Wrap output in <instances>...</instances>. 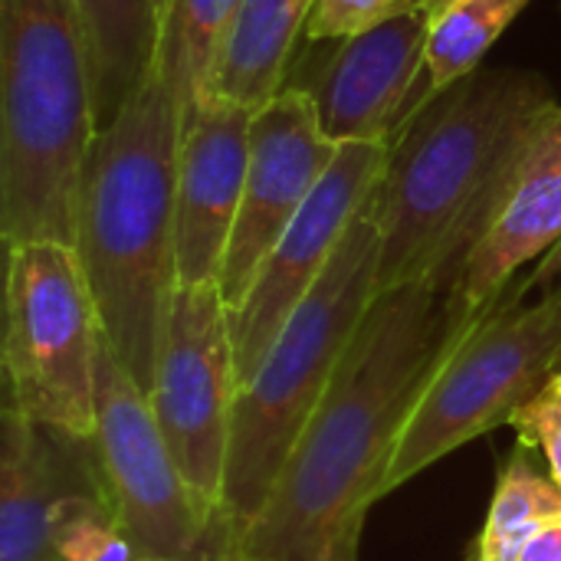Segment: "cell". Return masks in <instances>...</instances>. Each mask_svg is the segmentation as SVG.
Instances as JSON below:
<instances>
[{
  "mask_svg": "<svg viewBox=\"0 0 561 561\" xmlns=\"http://www.w3.org/2000/svg\"><path fill=\"white\" fill-rule=\"evenodd\" d=\"M72 493H99L89 440L36 424L3 404L0 561H59L53 549V516L59 500Z\"/></svg>",
  "mask_w": 561,
  "mask_h": 561,
  "instance_id": "cell-15",
  "label": "cell"
},
{
  "mask_svg": "<svg viewBox=\"0 0 561 561\" xmlns=\"http://www.w3.org/2000/svg\"><path fill=\"white\" fill-rule=\"evenodd\" d=\"M556 105L546 76L483 66L421 102L391 138L371 197L381 233L378 293L463 273L513 164Z\"/></svg>",
  "mask_w": 561,
  "mask_h": 561,
  "instance_id": "cell-2",
  "label": "cell"
},
{
  "mask_svg": "<svg viewBox=\"0 0 561 561\" xmlns=\"http://www.w3.org/2000/svg\"><path fill=\"white\" fill-rule=\"evenodd\" d=\"M561 240V105L549 108L513 164L496 210L473 243L460 283L473 312L500 299L526 263Z\"/></svg>",
  "mask_w": 561,
  "mask_h": 561,
  "instance_id": "cell-14",
  "label": "cell"
},
{
  "mask_svg": "<svg viewBox=\"0 0 561 561\" xmlns=\"http://www.w3.org/2000/svg\"><path fill=\"white\" fill-rule=\"evenodd\" d=\"M477 312L460 276L381 289L273 496L230 542L247 561H358L381 480L434 371Z\"/></svg>",
  "mask_w": 561,
  "mask_h": 561,
  "instance_id": "cell-1",
  "label": "cell"
},
{
  "mask_svg": "<svg viewBox=\"0 0 561 561\" xmlns=\"http://www.w3.org/2000/svg\"><path fill=\"white\" fill-rule=\"evenodd\" d=\"M529 293H556L561 289V240L533 266V273L523 279Z\"/></svg>",
  "mask_w": 561,
  "mask_h": 561,
  "instance_id": "cell-24",
  "label": "cell"
},
{
  "mask_svg": "<svg viewBox=\"0 0 561 561\" xmlns=\"http://www.w3.org/2000/svg\"><path fill=\"white\" fill-rule=\"evenodd\" d=\"M316 0H243L230 26L214 92L220 99L263 108L286 89L296 39L306 36V23Z\"/></svg>",
  "mask_w": 561,
  "mask_h": 561,
  "instance_id": "cell-17",
  "label": "cell"
},
{
  "mask_svg": "<svg viewBox=\"0 0 561 561\" xmlns=\"http://www.w3.org/2000/svg\"><path fill=\"white\" fill-rule=\"evenodd\" d=\"M434 20L417 7H398L381 23L335 39L312 85L322 131L335 145L391 141L417 112V82L427 76Z\"/></svg>",
  "mask_w": 561,
  "mask_h": 561,
  "instance_id": "cell-12",
  "label": "cell"
},
{
  "mask_svg": "<svg viewBox=\"0 0 561 561\" xmlns=\"http://www.w3.org/2000/svg\"><path fill=\"white\" fill-rule=\"evenodd\" d=\"M53 549L59 561H131L135 552L99 493L59 500L53 516Z\"/></svg>",
  "mask_w": 561,
  "mask_h": 561,
  "instance_id": "cell-21",
  "label": "cell"
},
{
  "mask_svg": "<svg viewBox=\"0 0 561 561\" xmlns=\"http://www.w3.org/2000/svg\"><path fill=\"white\" fill-rule=\"evenodd\" d=\"M99 135L89 46L72 0H0V233L72 247Z\"/></svg>",
  "mask_w": 561,
  "mask_h": 561,
  "instance_id": "cell-4",
  "label": "cell"
},
{
  "mask_svg": "<svg viewBox=\"0 0 561 561\" xmlns=\"http://www.w3.org/2000/svg\"><path fill=\"white\" fill-rule=\"evenodd\" d=\"M394 10H398V0H316L309 23H306V39L309 43L345 39L381 23Z\"/></svg>",
  "mask_w": 561,
  "mask_h": 561,
  "instance_id": "cell-23",
  "label": "cell"
},
{
  "mask_svg": "<svg viewBox=\"0 0 561 561\" xmlns=\"http://www.w3.org/2000/svg\"><path fill=\"white\" fill-rule=\"evenodd\" d=\"M92 463L102 503L125 533L135 559L191 561L230 529L181 473L148 394L118 365L105 339L95 352Z\"/></svg>",
  "mask_w": 561,
  "mask_h": 561,
  "instance_id": "cell-8",
  "label": "cell"
},
{
  "mask_svg": "<svg viewBox=\"0 0 561 561\" xmlns=\"http://www.w3.org/2000/svg\"><path fill=\"white\" fill-rule=\"evenodd\" d=\"M243 0H164L158 72L184 115L210 99L214 76Z\"/></svg>",
  "mask_w": 561,
  "mask_h": 561,
  "instance_id": "cell-18",
  "label": "cell"
},
{
  "mask_svg": "<svg viewBox=\"0 0 561 561\" xmlns=\"http://www.w3.org/2000/svg\"><path fill=\"white\" fill-rule=\"evenodd\" d=\"M131 561H151V559H131ZM191 561H247V559L233 549L230 536H224L214 549H207L204 556H197V559H191Z\"/></svg>",
  "mask_w": 561,
  "mask_h": 561,
  "instance_id": "cell-26",
  "label": "cell"
},
{
  "mask_svg": "<svg viewBox=\"0 0 561 561\" xmlns=\"http://www.w3.org/2000/svg\"><path fill=\"white\" fill-rule=\"evenodd\" d=\"M556 519H561V486L549 470L536 467L533 447L516 440L470 561H519L526 542Z\"/></svg>",
  "mask_w": 561,
  "mask_h": 561,
  "instance_id": "cell-19",
  "label": "cell"
},
{
  "mask_svg": "<svg viewBox=\"0 0 561 561\" xmlns=\"http://www.w3.org/2000/svg\"><path fill=\"white\" fill-rule=\"evenodd\" d=\"M335 151L339 145L322 131L316 99L302 85L286 82L279 95L253 112L243 201L220 273L227 309L243 302L270 250L335 161Z\"/></svg>",
  "mask_w": 561,
  "mask_h": 561,
  "instance_id": "cell-11",
  "label": "cell"
},
{
  "mask_svg": "<svg viewBox=\"0 0 561 561\" xmlns=\"http://www.w3.org/2000/svg\"><path fill=\"white\" fill-rule=\"evenodd\" d=\"M510 427L519 434V444L542 450L549 473L561 486V371L513 417Z\"/></svg>",
  "mask_w": 561,
  "mask_h": 561,
  "instance_id": "cell-22",
  "label": "cell"
},
{
  "mask_svg": "<svg viewBox=\"0 0 561 561\" xmlns=\"http://www.w3.org/2000/svg\"><path fill=\"white\" fill-rule=\"evenodd\" d=\"M99 339V312L72 247L56 240L7 247L3 404L89 440Z\"/></svg>",
  "mask_w": 561,
  "mask_h": 561,
  "instance_id": "cell-7",
  "label": "cell"
},
{
  "mask_svg": "<svg viewBox=\"0 0 561 561\" xmlns=\"http://www.w3.org/2000/svg\"><path fill=\"white\" fill-rule=\"evenodd\" d=\"M561 371V289L529 293L516 279L460 332L411 411L381 480V500L450 457L513 424Z\"/></svg>",
  "mask_w": 561,
  "mask_h": 561,
  "instance_id": "cell-6",
  "label": "cell"
},
{
  "mask_svg": "<svg viewBox=\"0 0 561 561\" xmlns=\"http://www.w3.org/2000/svg\"><path fill=\"white\" fill-rule=\"evenodd\" d=\"M82 20L99 128L158 69L164 0H72Z\"/></svg>",
  "mask_w": 561,
  "mask_h": 561,
  "instance_id": "cell-16",
  "label": "cell"
},
{
  "mask_svg": "<svg viewBox=\"0 0 561 561\" xmlns=\"http://www.w3.org/2000/svg\"><path fill=\"white\" fill-rule=\"evenodd\" d=\"M454 3H457V0H398V7H417V10H424L431 20H437L440 13H447Z\"/></svg>",
  "mask_w": 561,
  "mask_h": 561,
  "instance_id": "cell-27",
  "label": "cell"
},
{
  "mask_svg": "<svg viewBox=\"0 0 561 561\" xmlns=\"http://www.w3.org/2000/svg\"><path fill=\"white\" fill-rule=\"evenodd\" d=\"M529 7V0H457L434 20L427 43L424 99H434L480 69L490 46ZM421 108V105H417Z\"/></svg>",
  "mask_w": 561,
  "mask_h": 561,
  "instance_id": "cell-20",
  "label": "cell"
},
{
  "mask_svg": "<svg viewBox=\"0 0 561 561\" xmlns=\"http://www.w3.org/2000/svg\"><path fill=\"white\" fill-rule=\"evenodd\" d=\"M519 561H561V519L542 526L523 549Z\"/></svg>",
  "mask_w": 561,
  "mask_h": 561,
  "instance_id": "cell-25",
  "label": "cell"
},
{
  "mask_svg": "<svg viewBox=\"0 0 561 561\" xmlns=\"http://www.w3.org/2000/svg\"><path fill=\"white\" fill-rule=\"evenodd\" d=\"M253 112L210 95L184 115L178 158V283L184 286H220L247 184Z\"/></svg>",
  "mask_w": 561,
  "mask_h": 561,
  "instance_id": "cell-13",
  "label": "cell"
},
{
  "mask_svg": "<svg viewBox=\"0 0 561 561\" xmlns=\"http://www.w3.org/2000/svg\"><path fill=\"white\" fill-rule=\"evenodd\" d=\"M378 263L381 233L375 204L368 201L345 230L325 273L273 339L253 378L240 385L217 510L230 539L273 496L306 421L378 296Z\"/></svg>",
  "mask_w": 561,
  "mask_h": 561,
  "instance_id": "cell-5",
  "label": "cell"
},
{
  "mask_svg": "<svg viewBox=\"0 0 561 561\" xmlns=\"http://www.w3.org/2000/svg\"><path fill=\"white\" fill-rule=\"evenodd\" d=\"M391 141H348L339 145L335 161L283 230L266 263L260 266L250 293L230 309V335L240 385L253 378L273 339L332 263L345 230L378 191L388 168Z\"/></svg>",
  "mask_w": 561,
  "mask_h": 561,
  "instance_id": "cell-10",
  "label": "cell"
},
{
  "mask_svg": "<svg viewBox=\"0 0 561 561\" xmlns=\"http://www.w3.org/2000/svg\"><path fill=\"white\" fill-rule=\"evenodd\" d=\"M184 108L154 69L89 148L72 250L99 329L118 365L148 394L178 289V158Z\"/></svg>",
  "mask_w": 561,
  "mask_h": 561,
  "instance_id": "cell-3",
  "label": "cell"
},
{
  "mask_svg": "<svg viewBox=\"0 0 561 561\" xmlns=\"http://www.w3.org/2000/svg\"><path fill=\"white\" fill-rule=\"evenodd\" d=\"M237 391L230 309L220 286L178 283L148 401L181 473L214 510H220Z\"/></svg>",
  "mask_w": 561,
  "mask_h": 561,
  "instance_id": "cell-9",
  "label": "cell"
}]
</instances>
